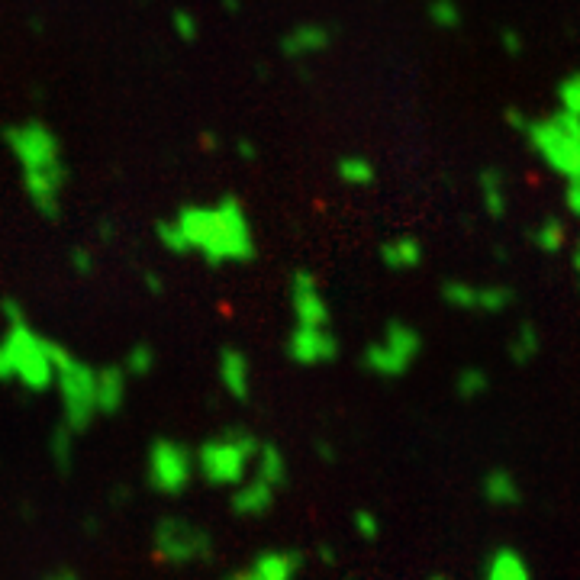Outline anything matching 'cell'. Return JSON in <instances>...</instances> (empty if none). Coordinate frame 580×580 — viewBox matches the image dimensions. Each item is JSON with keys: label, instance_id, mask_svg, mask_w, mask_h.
Listing matches in <instances>:
<instances>
[{"label": "cell", "instance_id": "cell-14", "mask_svg": "<svg viewBox=\"0 0 580 580\" xmlns=\"http://www.w3.org/2000/svg\"><path fill=\"white\" fill-rule=\"evenodd\" d=\"M332 42H336V29L329 23L300 20L278 39V52L290 65H303V62H310V58H319L323 52H329Z\"/></svg>", "mask_w": 580, "mask_h": 580}, {"label": "cell", "instance_id": "cell-43", "mask_svg": "<svg viewBox=\"0 0 580 580\" xmlns=\"http://www.w3.org/2000/svg\"><path fill=\"white\" fill-rule=\"evenodd\" d=\"M429 580H452V577H448V574H432Z\"/></svg>", "mask_w": 580, "mask_h": 580}, {"label": "cell", "instance_id": "cell-44", "mask_svg": "<svg viewBox=\"0 0 580 580\" xmlns=\"http://www.w3.org/2000/svg\"><path fill=\"white\" fill-rule=\"evenodd\" d=\"M577 294H580V278H577Z\"/></svg>", "mask_w": 580, "mask_h": 580}, {"label": "cell", "instance_id": "cell-39", "mask_svg": "<svg viewBox=\"0 0 580 580\" xmlns=\"http://www.w3.org/2000/svg\"><path fill=\"white\" fill-rule=\"evenodd\" d=\"M142 281H145V287H149V290H152V294H162V290H165V284H162V281H158L152 271H145V274H142Z\"/></svg>", "mask_w": 580, "mask_h": 580}, {"label": "cell", "instance_id": "cell-35", "mask_svg": "<svg viewBox=\"0 0 580 580\" xmlns=\"http://www.w3.org/2000/svg\"><path fill=\"white\" fill-rule=\"evenodd\" d=\"M39 580H84L75 568H65V564H58V568H52V571H46Z\"/></svg>", "mask_w": 580, "mask_h": 580}, {"label": "cell", "instance_id": "cell-34", "mask_svg": "<svg viewBox=\"0 0 580 580\" xmlns=\"http://www.w3.org/2000/svg\"><path fill=\"white\" fill-rule=\"evenodd\" d=\"M500 46L510 52V55H519L522 52V39H519L516 29H503V33H500Z\"/></svg>", "mask_w": 580, "mask_h": 580}, {"label": "cell", "instance_id": "cell-23", "mask_svg": "<svg viewBox=\"0 0 580 580\" xmlns=\"http://www.w3.org/2000/svg\"><path fill=\"white\" fill-rule=\"evenodd\" d=\"M336 178L345 184V187H355V191H365L377 181V165L371 162L368 155L361 152H348L336 162Z\"/></svg>", "mask_w": 580, "mask_h": 580}, {"label": "cell", "instance_id": "cell-33", "mask_svg": "<svg viewBox=\"0 0 580 580\" xmlns=\"http://www.w3.org/2000/svg\"><path fill=\"white\" fill-rule=\"evenodd\" d=\"M564 207L574 220H580V184H564Z\"/></svg>", "mask_w": 580, "mask_h": 580}, {"label": "cell", "instance_id": "cell-11", "mask_svg": "<svg viewBox=\"0 0 580 580\" xmlns=\"http://www.w3.org/2000/svg\"><path fill=\"white\" fill-rule=\"evenodd\" d=\"M287 307H290V326H300V329H329L332 326L329 297L310 268L290 271Z\"/></svg>", "mask_w": 580, "mask_h": 580}, {"label": "cell", "instance_id": "cell-40", "mask_svg": "<svg viewBox=\"0 0 580 580\" xmlns=\"http://www.w3.org/2000/svg\"><path fill=\"white\" fill-rule=\"evenodd\" d=\"M571 268L577 271V278H580V239L571 245Z\"/></svg>", "mask_w": 580, "mask_h": 580}, {"label": "cell", "instance_id": "cell-38", "mask_svg": "<svg viewBox=\"0 0 580 580\" xmlns=\"http://www.w3.org/2000/svg\"><path fill=\"white\" fill-rule=\"evenodd\" d=\"M200 145H203V152H216V149H220V136H216V133H203L200 136Z\"/></svg>", "mask_w": 580, "mask_h": 580}, {"label": "cell", "instance_id": "cell-16", "mask_svg": "<svg viewBox=\"0 0 580 580\" xmlns=\"http://www.w3.org/2000/svg\"><path fill=\"white\" fill-rule=\"evenodd\" d=\"M307 568V555L297 548H265L245 564L249 580H300Z\"/></svg>", "mask_w": 580, "mask_h": 580}, {"label": "cell", "instance_id": "cell-3", "mask_svg": "<svg viewBox=\"0 0 580 580\" xmlns=\"http://www.w3.org/2000/svg\"><path fill=\"white\" fill-rule=\"evenodd\" d=\"M4 329H0V384L20 387L23 394H52L58 355L65 342L39 332L23 310L17 297H4L0 303Z\"/></svg>", "mask_w": 580, "mask_h": 580}, {"label": "cell", "instance_id": "cell-32", "mask_svg": "<svg viewBox=\"0 0 580 580\" xmlns=\"http://www.w3.org/2000/svg\"><path fill=\"white\" fill-rule=\"evenodd\" d=\"M68 265H71V271L78 274V278H91L94 268H97V258H94L91 249H87V245H75V249L68 252Z\"/></svg>", "mask_w": 580, "mask_h": 580}, {"label": "cell", "instance_id": "cell-25", "mask_svg": "<svg viewBox=\"0 0 580 580\" xmlns=\"http://www.w3.org/2000/svg\"><path fill=\"white\" fill-rule=\"evenodd\" d=\"M120 368H123V374L129 377V381H145V377H152L155 368H158V352L149 342H136L133 348H126Z\"/></svg>", "mask_w": 580, "mask_h": 580}, {"label": "cell", "instance_id": "cell-20", "mask_svg": "<svg viewBox=\"0 0 580 580\" xmlns=\"http://www.w3.org/2000/svg\"><path fill=\"white\" fill-rule=\"evenodd\" d=\"M484 580H532V568L519 548L500 545L484 561Z\"/></svg>", "mask_w": 580, "mask_h": 580}, {"label": "cell", "instance_id": "cell-24", "mask_svg": "<svg viewBox=\"0 0 580 580\" xmlns=\"http://www.w3.org/2000/svg\"><path fill=\"white\" fill-rule=\"evenodd\" d=\"M529 239L542 255H558L568 249V226H564V220H555V216H545L529 229Z\"/></svg>", "mask_w": 580, "mask_h": 580}, {"label": "cell", "instance_id": "cell-26", "mask_svg": "<svg viewBox=\"0 0 580 580\" xmlns=\"http://www.w3.org/2000/svg\"><path fill=\"white\" fill-rule=\"evenodd\" d=\"M452 390H455V397L461 400V403H474V400H484L487 394H490V374L484 371V368H461L458 374H455V384H452Z\"/></svg>", "mask_w": 580, "mask_h": 580}, {"label": "cell", "instance_id": "cell-5", "mask_svg": "<svg viewBox=\"0 0 580 580\" xmlns=\"http://www.w3.org/2000/svg\"><path fill=\"white\" fill-rule=\"evenodd\" d=\"M52 394L58 397V413L68 432L84 435L97 423V365L84 361L75 348H62L55 368V384Z\"/></svg>", "mask_w": 580, "mask_h": 580}, {"label": "cell", "instance_id": "cell-2", "mask_svg": "<svg viewBox=\"0 0 580 580\" xmlns=\"http://www.w3.org/2000/svg\"><path fill=\"white\" fill-rule=\"evenodd\" d=\"M0 139H4L7 155L17 162L26 203L42 220L55 223L62 216L65 191L71 181L62 136L42 116H26L20 123L4 126Z\"/></svg>", "mask_w": 580, "mask_h": 580}, {"label": "cell", "instance_id": "cell-22", "mask_svg": "<svg viewBox=\"0 0 580 580\" xmlns=\"http://www.w3.org/2000/svg\"><path fill=\"white\" fill-rule=\"evenodd\" d=\"M542 352V332L535 323H529V319H522V323L513 329L510 342H506V355H510V361L516 368H529L535 358H539Z\"/></svg>", "mask_w": 580, "mask_h": 580}, {"label": "cell", "instance_id": "cell-6", "mask_svg": "<svg viewBox=\"0 0 580 580\" xmlns=\"http://www.w3.org/2000/svg\"><path fill=\"white\" fill-rule=\"evenodd\" d=\"M290 481V464L287 455L281 452V445H274L268 439H261V448L255 455V464L249 477L229 490V510L239 519H265L274 506H278L281 493Z\"/></svg>", "mask_w": 580, "mask_h": 580}, {"label": "cell", "instance_id": "cell-13", "mask_svg": "<svg viewBox=\"0 0 580 580\" xmlns=\"http://www.w3.org/2000/svg\"><path fill=\"white\" fill-rule=\"evenodd\" d=\"M284 355L297 368H326L339 358V336L336 329H300L290 326L284 339Z\"/></svg>", "mask_w": 580, "mask_h": 580}, {"label": "cell", "instance_id": "cell-12", "mask_svg": "<svg viewBox=\"0 0 580 580\" xmlns=\"http://www.w3.org/2000/svg\"><path fill=\"white\" fill-rule=\"evenodd\" d=\"M442 303L461 313H484V316H497L503 310H510L516 303V290L506 284H474V281H461L452 278L442 284Z\"/></svg>", "mask_w": 580, "mask_h": 580}, {"label": "cell", "instance_id": "cell-29", "mask_svg": "<svg viewBox=\"0 0 580 580\" xmlns=\"http://www.w3.org/2000/svg\"><path fill=\"white\" fill-rule=\"evenodd\" d=\"M352 529L361 542H377L381 539V516L368 510V506H358V510L352 513Z\"/></svg>", "mask_w": 580, "mask_h": 580}, {"label": "cell", "instance_id": "cell-1", "mask_svg": "<svg viewBox=\"0 0 580 580\" xmlns=\"http://www.w3.org/2000/svg\"><path fill=\"white\" fill-rule=\"evenodd\" d=\"M155 242L174 258H200L207 268L249 265L258 255L252 213L236 194L191 200L155 223Z\"/></svg>", "mask_w": 580, "mask_h": 580}, {"label": "cell", "instance_id": "cell-41", "mask_svg": "<svg viewBox=\"0 0 580 580\" xmlns=\"http://www.w3.org/2000/svg\"><path fill=\"white\" fill-rule=\"evenodd\" d=\"M223 580H249V574H245V571L239 568V571H232V574H226Z\"/></svg>", "mask_w": 580, "mask_h": 580}, {"label": "cell", "instance_id": "cell-31", "mask_svg": "<svg viewBox=\"0 0 580 580\" xmlns=\"http://www.w3.org/2000/svg\"><path fill=\"white\" fill-rule=\"evenodd\" d=\"M558 104L561 110L580 116V71H574V75H568L558 84Z\"/></svg>", "mask_w": 580, "mask_h": 580}, {"label": "cell", "instance_id": "cell-15", "mask_svg": "<svg viewBox=\"0 0 580 580\" xmlns=\"http://www.w3.org/2000/svg\"><path fill=\"white\" fill-rule=\"evenodd\" d=\"M216 381L220 390L236 403H249L255 394V368L252 358L242 352L239 345H223L216 355Z\"/></svg>", "mask_w": 580, "mask_h": 580}, {"label": "cell", "instance_id": "cell-4", "mask_svg": "<svg viewBox=\"0 0 580 580\" xmlns=\"http://www.w3.org/2000/svg\"><path fill=\"white\" fill-rule=\"evenodd\" d=\"M261 448V435L245 426H229L207 435L194 448L197 481L210 490H236L249 477L255 455Z\"/></svg>", "mask_w": 580, "mask_h": 580}, {"label": "cell", "instance_id": "cell-36", "mask_svg": "<svg viewBox=\"0 0 580 580\" xmlns=\"http://www.w3.org/2000/svg\"><path fill=\"white\" fill-rule=\"evenodd\" d=\"M506 123H510L516 133H522V129L529 126V116L522 113V110H516V107H510V110H506Z\"/></svg>", "mask_w": 580, "mask_h": 580}, {"label": "cell", "instance_id": "cell-7", "mask_svg": "<svg viewBox=\"0 0 580 580\" xmlns=\"http://www.w3.org/2000/svg\"><path fill=\"white\" fill-rule=\"evenodd\" d=\"M522 139L564 184H580V116L558 110L542 120H529Z\"/></svg>", "mask_w": 580, "mask_h": 580}, {"label": "cell", "instance_id": "cell-17", "mask_svg": "<svg viewBox=\"0 0 580 580\" xmlns=\"http://www.w3.org/2000/svg\"><path fill=\"white\" fill-rule=\"evenodd\" d=\"M129 377L123 374L120 365H97V416L110 419L116 413H123V406L129 400Z\"/></svg>", "mask_w": 580, "mask_h": 580}, {"label": "cell", "instance_id": "cell-21", "mask_svg": "<svg viewBox=\"0 0 580 580\" xmlns=\"http://www.w3.org/2000/svg\"><path fill=\"white\" fill-rule=\"evenodd\" d=\"M477 191H481L484 213L490 220H506L510 213V194H506V174L500 168H484L477 174Z\"/></svg>", "mask_w": 580, "mask_h": 580}, {"label": "cell", "instance_id": "cell-10", "mask_svg": "<svg viewBox=\"0 0 580 580\" xmlns=\"http://www.w3.org/2000/svg\"><path fill=\"white\" fill-rule=\"evenodd\" d=\"M194 448L171 439V435H158L145 448V484H149L158 497H184L194 487Z\"/></svg>", "mask_w": 580, "mask_h": 580}, {"label": "cell", "instance_id": "cell-37", "mask_svg": "<svg viewBox=\"0 0 580 580\" xmlns=\"http://www.w3.org/2000/svg\"><path fill=\"white\" fill-rule=\"evenodd\" d=\"M236 152H239L242 158H258V149H255V142H252V139H239V142H236Z\"/></svg>", "mask_w": 580, "mask_h": 580}, {"label": "cell", "instance_id": "cell-19", "mask_svg": "<svg viewBox=\"0 0 580 580\" xmlns=\"http://www.w3.org/2000/svg\"><path fill=\"white\" fill-rule=\"evenodd\" d=\"M481 497L493 510H516L522 503V484L510 468H490L481 477Z\"/></svg>", "mask_w": 580, "mask_h": 580}, {"label": "cell", "instance_id": "cell-9", "mask_svg": "<svg viewBox=\"0 0 580 580\" xmlns=\"http://www.w3.org/2000/svg\"><path fill=\"white\" fill-rule=\"evenodd\" d=\"M149 551H152L155 564H162V568H171V571H184V568H197V564L213 561L216 542L207 526L171 513L155 522Z\"/></svg>", "mask_w": 580, "mask_h": 580}, {"label": "cell", "instance_id": "cell-28", "mask_svg": "<svg viewBox=\"0 0 580 580\" xmlns=\"http://www.w3.org/2000/svg\"><path fill=\"white\" fill-rule=\"evenodd\" d=\"M426 17L435 29H445V33H452V29L461 26V7L455 0H429L426 7Z\"/></svg>", "mask_w": 580, "mask_h": 580}, {"label": "cell", "instance_id": "cell-42", "mask_svg": "<svg viewBox=\"0 0 580 580\" xmlns=\"http://www.w3.org/2000/svg\"><path fill=\"white\" fill-rule=\"evenodd\" d=\"M223 7H226L229 13H239V0H223Z\"/></svg>", "mask_w": 580, "mask_h": 580}, {"label": "cell", "instance_id": "cell-18", "mask_svg": "<svg viewBox=\"0 0 580 580\" xmlns=\"http://www.w3.org/2000/svg\"><path fill=\"white\" fill-rule=\"evenodd\" d=\"M377 258H381V265L390 274H410L426 261V249L416 236H406L403 232V236L384 239L381 249H377Z\"/></svg>", "mask_w": 580, "mask_h": 580}, {"label": "cell", "instance_id": "cell-27", "mask_svg": "<svg viewBox=\"0 0 580 580\" xmlns=\"http://www.w3.org/2000/svg\"><path fill=\"white\" fill-rule=\"evenodd\" d=\"M49 452H52V461L58 474H71V468H75V455H78V435L68 432L65 426H55L52 439H49Z\"/></svg>", "mask_w": 580, "mask_h": 580}, {"label": "cell", "instance_id": "cell-8", "mask_svg": "<svg viewBox=\"0 0 580 580\" xmlns=\"http://www.w3.org/2000/svg\"><path fill=\"white\" fill-rule=\"evenodd\" d=\"M426 352V339L406 319H390L384 329L361 348V371L377 381H400Z\"/></svg>", "mask_w": 580, "mask_h": 580}, {"label": "cell", "instance_id": "cell-30", "mask_svg": "<svg viewBox=\"0 0 580 580\" xmlns=\"http://www.w3.org/2000/svg\"><path fill=\"white\" fill-rule=\"evenodd\" d=\"M171 29H174V36H178L184 46H191V42L200 39V20H197V13L194 10H174L171 13Z\"/></svg>", "mask_w": 580, "mask_h": 580}]
</instances>
